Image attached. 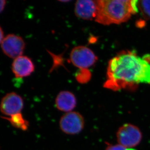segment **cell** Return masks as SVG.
Returning a JSON list of instances; mask_svg holds the SVG:
<instances>
[{"label": "cell", "mask_w": 150, "mask_h": 150, "mask_svg": "<svg viewBox=\"0 0 150 150\" xmlns=\"http://www.w3.org/2000/svg\"><path fill=\"white\" fill-rule=\"evenodd\" d=\"M140 83L150 84V61L133 51H122L109 61L104 86L114 91L135 89Z\"/></svg>", "instance_id": "6da1fadb"}, {"label": "cell", "mask_w": 150, "mask_h": 150, "mask_svg": "<svg viewBox=\"0 0 150 150\" xmlns=\"http://www.w3.org/2000/svg\"><path fill=\"white\" fill-rule=\"evenodd\" d=\"M138 3L135 0H98L95 21L105 25L126 22L139 11Z\"/></svg>", "instance_id": "7a4b0ae2"}, {"label": "cell", "mask_w": 150, "mask_h": 150, "mask_svg": "<svg viewBox=\"0 0 150 150\" xmlns=\"http://www.w3.org/2000/svg\"><path fill=\"white\" fill-rule=\"evenodd\" d=\"M116 137L118 144L127 148H134L140 143L142 134L138 127L126 123L119 128Z\"/></svg>", "instance_id": "3957f363"}, {"label": "cell", "mask_w": 150, "mask_h": 150, "mask_svg": "<svg viewBox=\"0 0 150 150\" xmlns=\"http://www.w3.org/2000/svg\"><path fill=\"white\" fill-rule=\"evenodd\" d=\"M70 58L75 67L81 70H87L94 65L98 59L92 50L83 46H77L71 51Z\"/></svg>", "instance_id": "277c9868"}, {"label": "cell", "mask_w": 150, "mask_h": 150, "mask_svg": "<svg viewBox=\"0 0 150 150\" xmlns=\"http://www.w3.org/2000/svg\"><path fill=\"white\" fill-rule=\"evenodd\" d=\"M85 125L84 119L79 112L72 111L64 114L60 120V127L64 133L75 135L81 133Z\"/></svg>", "instance_id": "5b68a950"}, {"label": "cell", "mask_w": 150, "mask_h": 150, "mask_svg": "<svg viewBox=\"0 0 150 150\" xmlns=\"http://www.w3.org/2000/svg\"><path fill=\"white\" fill-rule=\"evenodd\" d=\"M1 48L5 55L14 59L23 55L26 48V43L19 35L9 34L4 37L1 43Z\"/></svg>", "instance_id": "8992f818"}, {"label": "cell", "mask_w": 150, "mask_h": 150, "mask_svg": "<svg viewBox=\"0 0 150 150\" xmlns=\"http://www.w3.org/2000/svg\"><path fill=\"white\" fill-rule=\"evenodd\" d=\"M24 100L16 92H10L6 94L0 103V110L6 116L11 117L21 113L24 108Z\"/></svg>", "instance_id": "52a82bcc"}, {"label": "cell", "mask_w": 150, "mask_h": 150, "mask_svg": "<svg viewBox=\"0 0 150 150\" xmlns=\"http://www.w3.org/2000/svg\"><path fill=\"white\" fill-rule=\"evenodd\" d=\"M35 65L31 58L21 55L14 59L11 69L16 78H23L31 75L35 71Z\"/></svg>", "instance_id": "ba28073f"}, {"label": "cell", "mask_w": 150, "mask_h": 150, "mask_svg": "<svg viewBox=\"0 0 150 150\" xmlns=\"http://www.w3.org/2000/svg\"><path fill=\"white\" fill-rule=\"evenodd\" d=\"M98 10V0H79L75 4V14L84 20H95Z\"/></svg>", "instance_id": "9c48e42d"}, {"label": "cell", "mask_w": 150, "mask_h": 150, "mask_svg": "<svg viewBox=\"0 0 150 150\" xmlns=\"http://www.w3.org/2000/svg\"><path fill=\"white\" fill-rule=\"evenodd\" d=\"M56 106L62 112H72L76 108V99L74 94L68 91H62L56 98Z\"/></svg>", "instance_id": "30bf717a"}, {"label": "cell", "mask_w": 150, "mask_h": 150, "mask_svg": "<svg viewBox=\"0 0 150 150\" xmlns=\"http://www.w3.org/2000/svg\"><path fill=\"white\" fill-rule=\"evenodd\" d=\"M15 127L26 130L29 127V122L23 117L21 113L17 114L10 117H5Z\"/></svg>", "instance_id": "8fae6325"}, {"label": "cell", "mask_w": 150, "mask_h": 150, "mask_svg": "<svg viewBox=\"0 0 150 150\" xmlns=\"http://www.w3.org/2000/svg\"><path fill=\"white\" fill-rule=\"evenodd\" d=\"M138 6L143 17L147 19H150V1H139Z\"/></svg>", "instance_id": "7c38bea8"}, {"label": "cell", "mask_w": 150, "mask_h": 150, "mask_svg": "<svg viewBox=\"0 0 150 150\" xmlns=\"http://www.w3.org/2000/svg\"><path fill=\"white\" fill-rule=\"evenodd\" d=\"M105 150H136L134 148H127L119 144L115 145H109Z\"/></svg>", "instance_id": "4fadbf2b"}, {"label": "cell", "mask_w": 150, "mask_h": 150, "mask_svg": "<svg viewBox=\"0 0 150 150\" xmlns=\"http://www.w3.org/2000/svg\"><path fill=\"white\" fill-rule=\"evenodd\" d=\"M6 1L4 0H0V14L2 13L6 7Z\"/></svg>", "instance_id": "5bb4252c"}, {"label": "cell", "mask_w": 150, "mask_h": 150, "mask_svg": "<svg viewBox=\"0 0 150 150\" xmlns=\"http://www.w3.org/2000/svg\"><path fill=\"white\" fill-rule=\"evenodd\" d=\"M4 31H3V29L1 28V26H0V44H1V43L3 42V40H4Z\"/></svg>", "instance_id": "9a60e30c"}]
</instances>
